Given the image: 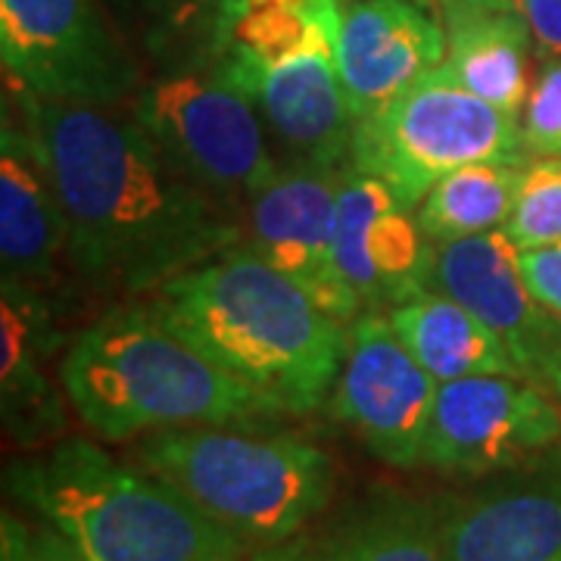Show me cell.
Here are the masks:
<instances>
[{
    "label": "cell",
    "mask_w": 561,
    "mask_h": 561,
    "mask_svg": "<svg viewBox=\"0 0 561 561\" xmlns=\"http://www.w3.org/2000/svg\"><path fill=\"white\" fill-rule=\"evenodd\" d=\"M69 228V265L106 297L138 300L243 243V213L184 175L125 103L16 94Z\"/></svg>",
    "instance_id": "6da1fadb"
},
{
    "label": "cell",
    "mask_w": 561,
    "mask_h": 561,
    "mask_svg": "<svg viewBox=\"0 0 561 561\" xmlns=\"http://www.w3.org/2000/svg\"><path fill=\"white\" fill-rule=\"evenodd\" d=\"M138 300L284 415L321 409L350 350V324L243 243Z\"/></svg>",
    "instance_id": "7a4b0ae2"
},
{
    "label": "cell",
    "mask_w": 561,
    "mask_h": 561,
    "mask_svg": "<svg viewBox=\"0 0 561 561\" xmlns=\"http://www.w3.org/2000/svg\"><path fill=\"white\" fill-rule=\"evenodd\" d=\"M60 383L81 424L106 443L191 424H256L284 415L231 378L144 300L119 302L60 356Z\"/></svg>",
    "instance_id": "3957f363"
},
{
    "label": "cell",
    "mask_w": 561,
    "mask_h": 561,
    "mask_svg": "<svg viewBox=\"0 0 561 561\" xmlns=\"http://www.w3.org/2000/svg\"><path fill=\"white\" fill-rule=\"evenodd\" d=\"M3 478L13 500L88 561H243L250 549L175 483L84 437L10 461Z\"/></svg>",
    "instance_id": "277c9868"
},
{
    "label": "cell",
    "mask_w": 561,
    "mask_h": 561,
    "mask_svg": "<svg viewBox=\"0 0 561 561\" xmlns=\"http://www.w3.org/2000/svg\"><path fill=\"white\" fill-rule=\"evenodd\" d=\"M131 456L250 549L287 542L324 512L334 493V461L324 449L247 424L150 431L138 437Z\"/></svg>",
    "instance_id": "5b68a950"
},
{
    "label": "cell",
    "mask_w": 561,
    "mask_h": 561,
    "mask_svg": "<svg viewBox=\"0 0 561 561\" xmlns=\"http://www.w3.org/2000/svg\"><path fill=\"white\" fill-rule=\"evenodd\" d=\"M518 116L471 94L449 66L424 72L356 122L350 165L381 179L405 206L471 162H530Z\"/></svg>",
    "instance_id": "8992f818"
},
{
    "label": "cell",
    "mask_w": 561,
    "mask_h": 561,
    "mask_svg": "<svg viewBox=\"0 0 561 561\" xmlns=\"http://www.w3.org/2000/svg\"><path fill=\"white\" fill-rule=\"evenodd\" d=\"M125 106L184 175L241 213L284 165L260 106L225 57L201 69L153 72Z\"/></svg>",
    "instance_id": "52a82bcc"
},
{
    "label": "cell",
    "mask_w": 561,
    "mask_h": 561,
    "mask_svg": "<svg viewBox=\"0 0 561 561\" xmlns=\"http://www.w3.org/2000/svg\"><path fill=\"white\" fill-rule=\"evenodd\" d=\"M0 62L7 91L44 101L116 106L144 84L101 0H0Z\"/></svg>",
    "instance_id": "ba28073f"
},
{
    "label": "cell",
    "mask_w": 561,
    "mask_h": 561,
    "mask_svg": "<svg viewBox=\"0 0 561 561\" xmlns=\"http://www.w3.org/2000/svg\"><path fill=\"white\" fill-rule=\"evenodd\" d=\"M559 437L561 412L530 378L474 375L437 387L424 465L456 478H490Z\"/></svg>",
    "instance_id": "9c48e42d"
},
{
    "label": "cell",
    "mask_w": 561,
    "mask_h": 561,
    "mask_svg": "<svg viewBox=\"0 0 561 561\" xmlns=\"http://www.w3.org/2000/svg\"><path fill=\"white\" fill-rule=\"evenodd\" d=\"M437 387L440 381L397 337L387 312L368 309L350 324V350L331 393V412L359 434L375 459L409 471L424 465Z\"/></svg>",
    "instance_id": "30bf717a"
},
{
    "label": "cell",
    "mask_w": 561,
    "mask_h": 561,
    "mask_svg": "<svg viewBox=\"0 0 561 561\" xmlns=\"http://www.w3.org/2000/svg\"><path fill=\"white\" fill-rule=\"evenodd\" d=\"M341 172L337 165L284 162L243 206V247L297 280L328 316L353 324L362 306L334 256Z\"/></svg>",
    "instance_id": "8fae6325"
},
{
    "label": "cell",
    "mask_w": 561,
    "mask_h": 561,
    "mask_svg": "<svg viewBox=\"0 0 561 561\" xmlns=\"http://www.w3.org/2000/svg\"><path fill=\"white\" fill-rule=\"evenodd\" d=\"M334 256L362 312L393 309L431 284L434 243L424 234L415 206L381 179L343 165L334 213Z\"/></svg>",
    "instance_id": "7c38bea8"
},
{
    "label": "cell",
    "mask_w": 561,
    "mask_h": 561,
    "mask_svg": "<svg viewBox=\"0 0 561 561\" xmlns=\"http://www.w3.org/2000/svg\"><path fill=\"white\" fill-rule=\"evenodd\" d=\"M522 247L508 231L434 243L431 284L496 331L524 378H546L561 359V321L549 316L522 275Z\"/></svg>",
    "instance_id": "4fadbf2b"
},
{
    "label": "cell",
    "mask_w": 561,
    "mask_h": 561,
    "mask_svg": "<svg viewBox=\"0 0 561 561\" xmlns=\"http://www.w3.org/2000/svg\"><path fill=\"white\" fill-rule=\"evenodd\" d=\"M334 41L337 28H328L278 66H250L225 54L231 76L260 106L268 135L287 150V162L350 165L356 119L337 72Z\"/></svg>",
    "instance_id": "5bb4252c"
},
{
    "label": "cell",
    "mask_w": 561,
    "mask_h": 561,
    "mask_svg": "<svg viewBox=\"0 0 561 561\" xmlns=\"http://www.w3.org/2000/svg\"><path fill=\"white\" fill-rule=\"evenodd\" d=\"M334 54L359 122L446 62V28L421 0H343Z\"/></svg>",
    "instance_id": "9a60e30c"
},
{
    "label": "cell",
    "mask_w": 561,
    "mask_h": 561,
    "mask_svg": "<svg viewBox=\"0 0 561 561\" xmlns=\"http://www.w3.org/2000/svg\"><path fill=\"white\" fill-rule=\"evenodd\" d=\"M449 561H561V471L540 468L440 502Z\"/></svg>",
    "instance_id": "2e32d148"
},
{
    "label": "cell",
    "mask_w": 561,
    "mask_h": 561,
    "mask_svg": "<svg viewBox=\"0 0 561 561\" xmlns=\"http://www.w3.org/2000/svg\"><path fill=\"white\" fill-rule=\"evenodd\" d=\"M69 262V228L38 138L10 103L0 122V275L50 294Z\"/></svg>",
    "instance_id": "e0dca14e"
},
{
    "label": "cell",
    "mask_w": 561,
    "mask_h": 561,
    "mask_svg": "<svg viewBox=\"0 0 561 561\" xmlns=\"http://www.w3.org/2000/svg\"><path fill=\"white\" fill-rule=\"evenodd\" d=\"M62 331L50 294L3 280L0 284V412L13 446L38 453L62 440L66 387L50 378V362L60 353Z\"/></svg>",
    "instance_id": "ac0fdd59"
},
{
    "label": "cell",
    "mask_w": 561,
    "mask_h": 561,
    "mask_svg": "<svg viewBox=\"0 0 561 561\" xmlns=\"http://www.w3.org/2000/svg\"><path fill=\"white\" fill-rule=\"evenodd\" d=\"M128 47L153 72L201 69L231 50L247 0H101Z\"/></svg>",
    "instance_id": "d6986e66"
},
{
    "label": "cell",
    "mask_w": 561,
    "mask_h": 561,
    "mask_svg": "<svg viewBox=\"0 0 561 561\" xmlns=\"http://www.w3.org/2000/svg\"><path fill=\"white\" fill-rule=\"evenodd\" d=\"M397 337L434 381H459L474 375H518L515 356L474 312L434 287L409 297L387 312Z\"/></svg>",
    "instance_id": "ffe728a7"
},
{
    "label": "cell",
    "mask_w": 561,
    "mask_h": 561,
    "mask_svg": "<svg viewBox=\"0 0 561 561\" xmlns=\"http://www.w3.org/2000/svg\"><path fill=\"white\" fill-rule=\"evenodd\" d=\"M446 28V66L456 79L486 103L522 116L530 98L527 60L530 28L515 10L440 7Z\"/></svg>",
    "instance_id": "44dd1931"
},
{
    "label": "cell",
    "mask_w": 561,
    "mask_h": 561,
    "mask_svg": "<svg viewBox=\"0 0 561 561\" xmlns=\"http://www.w3.org/2000/svg\"><path fill=\"white\" fill-rule=\"evenodd\" d=\"M527 162H471L443 175L415 206L431 243L502 231L518 201Z\"/></svg>",
    "instance_id": "7402d4cb"
},
{
    "label": "cell",
    "mask_w": 561,
    "mask_h": 561,
    "mask_svg": "<svg viewBox=\"0 0 561 561\" xmlns=\"http://www.w3.org/2000/svg\"><path fill=\"white\" fill-rule=\"evenodd\" d=\"M316 561H449V556L431 508L400 496H378L324 540Z\"/></svg>",
    "instance_id": "603a6c76"
},
{
    "label": "cell",
    "mask_w": 561,
    "mask_h": 561,
    "mask_svg": "<svg viewBox=\"0 0 561 561\" xmlns=\"http://www.w3.org/2000/svg\"><path fill=\"white\" fill-rule=\"evenodd\" d=\"M505 231L522 250L561 241V157H537L524 165Z\"/></svg>",
    "instance_id": "cb8c5ba5"
},
{
    "label": "cell",
    "mask_w": 561,
    "mask_h": 561,
    "mask_svg": "<svg viewBox=\"0 0 561 561\" xmlns=\"http://www.w3.org/2000/svg\"><path fill=\"white\" fill-rule=\"evenodd\" d=\"M522 128L530 157H561V60L542 62L524 103Z\"/></svg>",
    "instance_id": "d4e9b609"
},
{
    "label": "cell",
    "mask_w": 561,
    "mask_h": 561,
    "mask_svg": "<svg viewBox=\"0 0 561 561\" xmlns=\"http://www.w3.org/2000/svg\"><path fill=\"white\" fill-rule=\"evenodd\" d=\"M522 275L527 290L549 316L561 321V241L522 250Z\"/></svg>",
    "instance_id": "484cf974"
},
{
    "label": "cell",
    "mask_w": 561,
    "mask_h": 561,
    "mask_svg": "<svg viewBox=\"0 0 561 561\" xmlns=\"http://www.w3.org/2000/svg\"><path fill=\"white\" fill-rule=\"evenodd\" d=\"M512 10L527 22L542 62L561 60V0H515Z\"/></svg>",
    "instance_id": "4316f807"
},
{
    "label": "cell",
    "mask_w": 561,
    "mask_h": 561,
    "mask_svg": "<svg viewBox=\"0 0 561 561\" xmlns=\"http://www.w3.org/2000/svg\"><path fill=\"white\" fill-rule=\"evenodd\" d=\"M0 561H32V527L10 508L0 515Z\"/></svg>",
    "instance_id": "83f0119b"
},
{
    "label": "cell",
    "mask_w": 561,
    "mask_h": 561,
    "mask_svg": "<svg viewBox=\"0 0 561 561\" xmlns=\"http://www.w3.org/2000/svg\"><path fill=\"white\" fill-rule=\"evenodd\" d=\"M32 561H88L72 542L50 524L32 527Z\"/></svg>",
    "instance_id": "f1b7e54d"
},
{
    "label": "cell",
    "mask_w": 561,
    "mask_h": 561,
    "mask_svg": "<svg viewBox=\"0 0 561 561\" xmlns=\"http://www.w3.org/2000/svg\"><path fill=\"white\" fill-rule=\"evenodd\" d=\"M243 561H312L302 556L300 546H268V549H262V552H256L253 559H243Z\"/></svg>",
    "instance_id": "f546056e"
},
{
    "label": "cell",
    "mask_w": 561,
    "mask_h": 561,
    "mask_svg": "<svg viewBox=\"0 0 561 561\" xmlns=\"http://www.w3.org/2000/svg\"><path fill=\"white\" fill-rule=\"evenodd\" d=\"M440 7H478V10H512L515 0H434Z\"/></svg>",
    "instance_id": "4dcf8cb0"
},
{
    "label": "cell",
    "mask_w": 561,
    "mask_h": 561,
    "mask_svg": "<svg viewBox=\"0 0 561 561\" xmlns=\"http://www.w3.org/2000/svg\"><path fill=\"white\" fill-rule=\"evenodd\" d=\"M549 381H552V387L559 390V397H561V359H559V365L552 368V375H549Z\"/></svg>",
    "instance_id": "1f68e13d"
},
{
    "label": "cell",
    "mask_w": 561,
    "mask_h": 561,
    "mask_svg": "<svg viewBox=\"0 0 561 561\" xmlns=\"http://www.w3.org/2000/svg\"><path fill=\"white\" fill-rule=\"evenodd\" d=\"M421 3H424V0H421Z\"/></svg>",
    "instance_id": "d6a6232c"
}]
</instances>
